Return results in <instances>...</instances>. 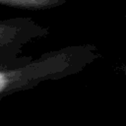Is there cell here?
I'll return each mask as SVG.
<instances>
[{"label":"cell","mask_w":126,"mask_h":126,"mask_svg":"<svg viewBox=\"0 0 126 126\" xmlns=\"http://www.w3.org/2000/svg\"><path fill=\"white\" fill-rule=\"evenodd\" d=\"M100 57L94 44L68 45L17 66H0V100L15 93L33 89L42 82L79 74Z\"/></svg>","instance_id":"obj_1"},{"label":"cell","mask_w":126,"mask_h":126,"mask_svg":"<svg viewBox=\"0 0 126 126\" xmlns=\"http://www.w3.org/2000/svg\"><path fill=\"white\" fill-rule=\"evenodd\" d=\"M49 32V28L29 17L0 19V66H17L32 60V56L21 55L23 48Z\"/></svg>","instance_id":"obj_2"},{"label":"cell","mask_w":126,"mask_h":126,"mask_svg":"<svg viewBox=\"0 0 126 126\" xmlns=\"http://www.w3.org/2000/svg\"><path fill=\"white\" fill-rule=\"evenodd\" d=\"M66 0H0V5L25 9V10H48L62 6Z\"/></svg>","instance_id":"obj_3"}]
</instances>
